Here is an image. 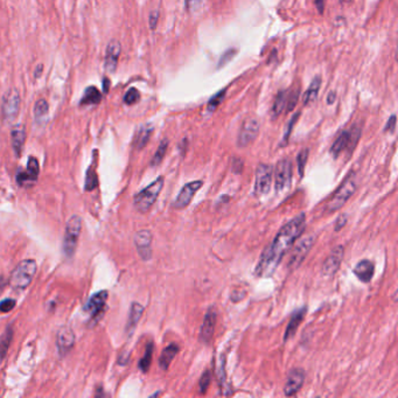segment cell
<instances>
[{
  "label": "cell",
  "mask_w": 398,
  "mask_h": 398,
  "mask_svg": "<svg viewBox=\"0 0 398 398\" xmlns=\"http://www.w3.org/2000/svg\"><path fill=\"white\" fill-rule=\"evenodd\" d=\"M305 226H306V215L300 213L279 230L274 242L266 246L261 261L257 265L256 274L259 277H269L274 274L276 268L284 258L285 253L292 248L295 240L303 235Z\"/></svg>",
  "instance_id": "obj_1"
},
{
  "label": "cell",
  "mask_w": 398,
  "mask_h": 398,
  "mask_svg": "<svg viewBox=\"0 0 398 398\" xmlns=\"http://www.w3.org/2000/svg\"><path fill=\"white\" fill-rule=\"evenodd\" d=\"M37 262L34 259H24L13 270L9 278L11 287L15 291H24L30 286L37 274Z\"/></svg>",
  "instance_id": "obj_2"
},
{
  "label": "cell",
  "mask_w": 398,
  "mask_h": 398,
  "mask_svg": "<svg viewBox=\"0 0 398 398\" xmlns=\"http://www.w3.org/2000/svg\"><path fill=\"white\" fill-rule=\"evenodd\" d=\"M163 187V176H159L156 179L152 184L147 186L144 189L138 193L133 199V204L137 210L141 213H146L151 209V207L154 204V202L158 199L160 192Z\"/></svg>",
  "instance_id": "obj_3"
},
{
  "label": "cell",
  "mask_w": 398,
  "mask_h": 398,
  "mask_svg": "<svg viewBox=\"0 0 398 398\" xmlns=\"http://www.w3.org/2000/svg\"><path fill=\"white\" fill-rule=\"evenodd\" d=\"M356 188H358V181H356L355 173H349V175L343 180L341 186L336 189L333 194L328 203H327V210L336 211L346 204V202L352 198Z\"/></svg>",
  "instance_id": "obj_4"
},
{
  "label": "cell",
  "mask_w": 398,
  "mask_h": 398,
  "mask_svg": "<svg viewBox=\"0 0 398 398\" xmlns=\"http://www.w3.org/2000/svg\"><path fill=\"white\" fill-rule=\"evenodd\" d=\"M82 229V218L79 215H73L67 221L66 233L63 239V252L67 258H72L75 253L77 243H79L80 235Z\"/></svg>",
  "instance_id": "obj_5"
},
{
  "label": "cell",
  "mask_w": 398,
  "mask_h": 398,
  "mask_svg": "<svg viewBox=\"0 0 398 398\" xmlns=\"http://www.w3.org/2000/svg\"><path fill=\"white\" fill-rule=\"evenodd\" d=\"M21 97L17 88L12 86L5 92L1 99V117L6 124L13 123L20 112Z\"/></svg>",
  "instance_id": "obj_6"
},
{
  "label": "cell",
  "mask_w": 398,
  "mask_h": 398,
  "mask_svg": "<svg viewBox=\"0 0 398 398\" xmlns=\"http://www.w3.org/2000/svg\"><path fill=\"white\" fill-rule=\"evenodd\" d=\"M272 174H274V167L268 163H259L256 169V184L255 193L258 197L268 194L271 188Z\"/></svg>",
  "instance_id": "obj_7"
},
{
  "label": "cell",
  "mask_w": 398,
  "mask_h": 398,
  "mask_svg": "<svg viewBox=\"0 0 398 398\" xmlns=\"http://www.w3.org/2000/svg\"><path fill=\"white\" fill-rule=\"evenodd\" d=\"M292 181V162L288 159H281L276 167V192L288 191Z\"/></svg>",
  "instance_id": "obj_8"
},
{
  "label": "cell",
  "mask_w": 398,
  "mask_h": 398,
  "mask_svg": "<svg viewBox=\"0 0 398 398\" xmlns=\"http://www.w3.org/2000/svg\"><path fill=\"white\" fill-rule=\"evenodd\" d=\"M313 243H314L313 235L305 236L297 243V245H295V248L291 253L290 261H288V269L295 270L299 268V265L303 263L305 257H306L307 253L310 252Z\"/></svg>",
  "instance_id": "obj_9"
},
{
  "label": "cell",
  "mask_w": 398,
  "mask_h": 398,
  "mask_svg": "<svg viewBox=\"0 0 398 398\" xmlns=\"http://www.w3.org/2000/svg\"><path fill=\"white\" fill-rule=\"evenodd\" d=\"M259 132V121L255 117H250L244 121L240 127L239 137H237V145L245 147L250 145L256 139Z\"/></svg>",
  "instance_id": "obj_10"
},
{
  "label": "cell",
  "mask_w": 398,
  "mask_h": 398,
  "mask_svg": "<svg viewBox=\"0 0 398 398\" xmlns=\"http://www.w3.org/2000/svg\"><path fill=\"white\" fill-rule=\"evenodd\" d=\"M202 185H203V182H202L201 180H197V181H192L186 184L184 187L181 188L178 197H176L174 203H173V208H174V209H184V208L187 207V205L191 203L195 193L201 188Z\"/></svg>",
  "instance_id": "obj_11"
},
{
  "label": "cell",
  "mask_w": 398,
  "mask_h": 398,
  "mask_svg": "<svg viewBox=\"0 0 398 398\" xmlns=\"http://www.w3.org/2000/svg\"><path fill=\"white\" fill-rule=\"evenodd\" d=\"M108 299V291H99L97 293L92 294L90 299L86 301L84 310L91 316L92 320L96 321L98 317L103 316L105 304Z\"/></svg>",
  "instance_id": "obj_12"
},
{
  "label": "cell",
  "mask_w": 398,
  "mask_h": 398,
  "mask_svg": "<svg viewBox=\"0 0 398 398\" xmlns=\"http://www.w3.org/2000/svg\"><path fill=\"white\" fill-rule=\"evenodd\" d=\"M75 345V334L68 326L60 327L56 334V347L61 356H66Z\"/></svg>",
  "instance_id": "obj_13"
},
{
  "label": "cell",
  "mask_w": 398,
  "mask_h": 398,
  "mask_svg": "<svg viewBox=\"0 0 398 398\" xmlns=\"http://www.w3.org/2000/svg\"><path fill=\"white\" fill-rule=\"evenodd\" d=\"M134 245H136L138 253H139V256L144 261L151 259V257H152V249H151V245H152V234H151V231L147 229L138 231L136 235H134Z\"/></svg>",
  "instance_id": "obj_14"
},
{
  "label": "cell",
  "mask_w": 398,
  "mask_h": 398,
  "mask_svg": "<svg viewBox=\"0 0 398 398\" xmlns=\"http://www.w3.org/2000/svg\"><path fill=\"white\" fill-rule=\"evenodd\" d=\"M121 53V44L118 40L112 39L108 43L104 57V68L108 73H114L117 68L118 60Z\"/></svg>",
  "instance_id": "obj_15"
},
{
  "label": "cell",
  "mask_w": 398,
  "mask_h": 398,
  "mask_svg": "<svg viewBox=\"0 0 398 398\" xmlns=\"http://www.w3.org/2000/svg\"><path fill=\"white\" fill-rule=\"evenodd\" d=\"M215 325H216V312L214 308H209L208 312L205 313L203 322H202L200 335H199V340L203 345H209L211 338L214 335Z\"/></svg>",
  "instance_id": "obj_16"
},
{
  "label": "cell",
  "mask_w": 398,
  "mask_h": 398,
  "mask_svg": "<svg viewBox=\"0 0 398 398\" xmlns=\"http://www.w3.org/2000/svg\"><path fill=\"white\" fill-rule=\"evenodd\" d=\"M305 381V372L303 369H292L288 374L286 384L284 387V394L286 396H293L300 390Z\"/></svg>",
  "instance_id": "obj_17"
},
{
  "label": "cell",
  "mask_w": 398,
  "mask_h": 398,
  "mask_svg": "<svg viewBox=\"0 0 398 398\" xmlns=\"http://www.w3.org/2000/svg\"><path fill=\"white\" fill-rule=\"evenodd\" d=\"M343 253H345V250H343L342 246H336L335 249H333V251L330 252V255L327 257L325 263L322 264L323 275L334 276L336 274L340 265H341V262L343 259Z\"/></svg>",
  "instance_id": "obj_18"
},
{
  "label": "cell",
  "mask_w": 398,
  "mask_h": 398,
  "mask_svg": "<svg viewBox=\"0 0 398 398\" xmlns=\"http://www.w3.org/2000/svg\"><path fill=\"white\" fill-rule=\"evenodd\" d=\"M26 141V130L22 124H17L11 128V144L15 157H20Z\"/></svg>",
  "instance_id": "obj_19"
},
{
  "label": "cell",
  "mask_w": 398,
  "mask_h": 398,
  "mask_svg": "<svg viewBox=\"0 0 398 398\" xmlns=\"http://www.w3.org/2000/svg\"><path fill=\"white\" fill-rule=\"evenodd\" d=\"M374 264L369 259H363V261L358 262L354 268V275L363 282L370 281L372 276H374Z\"/></svg>",
  "instance_id": "obj_20"
},
{
  "label": "cell",
  "mask_w": 398,
  "mask_h": 398,
  "mask_svg": "<svg viewBox=\"0 0 398 398\" xmlns=\"http://www.w3.org/2000/svg\"><path fill=\"white\" fill-rule=\"evenodd\" d=\"M144 313V307L139 303H132L130 307V313H128V319L126 323V333L128 335H132L133 330L139 322L141 316Z\"/></svg>",
  "instance_id": "obj_21"
},
{
  "label": "cell",
  "mask_w": 398,
  "mask_h": 398,
  "mask_svg": "<svg viewBox=\"0 0 398 398\" xmlns=\"http://www.w3.org/2000/svg\"><path fill=\"white\" fill-rule=\"evenodd\" d=\"M305 313H306V307H301L300 310L295 311L293 313V316H292L290 322H288V326L286 330H285V334H284V341L286 342L287 340H290L292 336L294 335L295 332H297L298 327L300 326L301 321H303L304 317H305Z\"/></svg>",
  "instance_id": "obj_22"
},
{
  "label": "cell",
  "mask_w": 398,
  "mask_h": 398,
  "mask_svg": "<svg viewBox=\"0 0 398 398\" xmlns=\"http://www.w3.org/2000/svg\"><path fill=\"white\" fill-rule=\"evenodd\" d=\"M179 353V347L172 343V345L167 346L165 349H163L161 355L159 358V365L162 370H167L169 367V364L172 363L173 358H175L176 354Z\"/></svg>",
  "instance_id": "obj_23"
},
{
  "label": "cell",
  "mask_w": 398,
  "mask_h": 398,
  "mask_svg": "<svg viewBox=\"0 0 398 398\" xmlns=\"http://www.w3.org/2000/svg\"><path fill=\"white\" fill-rule=\"evenodd\" d=\"M152 132H153L152 125L147 124L141 126L139 128V131H138L136 139H134V147H136L137 150L144 149V147L147 145V143H149L150 138L152 136Z\"/></svg>",
  "instance_id": "obj_24"
},
{
  "label": "cell",
  "mask_w": 398,
  "mask_h": 398,
  "mask_svg": "<svg viewBox=\"0 0 398 398\" xmlns=\"http://www.w3.org/2000/svg\"><path fill=\"white\" fill-rule=\"evenodd\" d=\"M101 99L102 94L99 92V90L96 86H88L80 103H81L82 107H84V105H95L98 104L101 102Z\"/></svg>",
  "instance_id": "obj_25"
},
{
  "label": "cell",
  "mask_w": 398,
  "mask_h": 398,
  "mask_svg": "<svg viewBox=\"0 0 398 398\" xmlns=\"http://www.w3.org/2000/svg\"><path fill=\"white\" fill-rule=\"evenodd\" d=\"M348 141H349V131H343L342 133H340V136L336 138V140L334 141L332 147H330V154H332L334 158H338L342 151L347 149Z\"/></svg>",
  "instance_id": "obj_26"
},
{
  "label": "cell",
  "mask_w": 398,
  "mask_h": 398,
  "mask_svg": "<svg viewBox=\"0 0 398 398\" xmlns=\"http://www.w3.org/2000/svg\"><path fill=\"white\" fill-rule=\"evenodd\" d=\"M320 85H321V77L318 76L313 80L312 83H311V85L308 86V89L306 90V92H305V95L303 97V102L305 105L311 104V103L314 102L318 98Z\"/></svg>",
  "instance_id": "obj_27"
},
{
  "label": "cell",
  "mask_w": 398,
  "mask_h": 398,
  "mask_svg": "<svg viewBox=\"0 0 398 398\" xmlns=\"http://www.w3.org/2000/svg\"><path fill=\"white\" fill-rule=\"evenodd\" d=\"M12 339H13V328L11 326H8L7 328L5 329V332L1 334V336H0V361L4 359L5 356L7 355Z\"/></svg>",
  "instance_id": "obj_28"
},
{
  "label": "cell",
  "mask_w": 398,
  "mask_h": 398,
  "mask_svg": "<svg viewBox=\"0 0 398 398\" xmlns=\"http://www.w3.org/2000/svg\"><path fill=\"white\" fill-rule=\"evenodd\" d=\"M48 111H49V105H48V102L46 99L41 98L37 101L34 105V117L37 123H41L43 119H46Z\"/></svg>",
  "instance_id": "obj_29"
},
{
  "label": "cell",
  "mask_w": 398,
  "mask_h": 398,
  "mask_svg": "<svg viewBox=\"0 0 398 398\" xmlns=\"http://www.w3.org/2000/svg\"><path fill=\"white\" fill-rule=\"evenodd\" d=\"M287 91H279L278 95L276 96V99L274 102V105H272V117L277 118L279 115L281 114L282 110H284L285 107H286V102H287Z\"/></svg>",
  "instance_id": "obj_30"
},
{
  "label": "cell",
  "mask_w": 398,
  "mask_h": 398,
  "mask_svg": "<svg viewBox=\"0 0 398 398\" xmlns=\"http://www.w3.org/2000/svg\"><path fill=\"white\" fill-rule=\"evenodd\" d=\"M98 186V178H97V173H96V169L94 166H90L86 171L85 174V186L84 189L86 192H91Z\"/></svg>",
  "instance_id": "obj_31"
},
{
  "label": "cell",
  "mask_w": 398,
  "mask_h": 398,
  "mask_svg": "<svg viewBox=\"0 0 398 398\" xmlns=\"http://www.w3.org/2000/svg\"><path fill=\"white\" fill-rule=\"evenodd\" d=\"M153 343L150 342L147 343L146 346V351H145V354H144L143 358H140L139 361V369L143 372H147L150 369V365L152 363V355H153Z\"/></svg>",
  "instance_id": "obj_32"
},
{
  "label": "cell",
  "mask_w": 398,
  "mask_h": 398,
  "mask_svg": "<svg viewBox=\"0 0 398 398\" xmlns=\"http://www.w3.org/2000/svg\"><path fill=\"white\" fill-rule=\"evenodd\" d=\"M167 147H168V140L163 139L161 143H160V145L158 147V150H157V152L154 153L152 160H151V166H158V165H160V163H161L163 158H165Z\"/></svg>",
  "instance_id": "obj_33"
},
{
  "label": "cell",
  "mask_w": 398,
  "mask_h": 398,
  "mask_svg": "<svg viewBox=\"0 0 398 398\" xmlns=\"http://www.w3.org/2000/svg\"><path fill=\"white\" fill-rule=\"evenodd\" d=\"M26 172H27L32 178L38 180L39 172H40V166H39V161L35 157H31V158L28 159L27 169H26Z\"/></svg>",
  "instance_id": "obj_34"
},
{
  "label": "cell",
  "mask_w": 398,
  "mask_h": 398,
  "mask_svg": "<svg viewBox=\"0 0 398 398\" xmlns=\"http://www.w3.org/2000/svg\"><path fill=\"white\" fill-rule=\"evenodd\" d=\"M359 136H361V130H359V127L358 126H354L351 131H349V141L348 146H347L349 152H352V151L354 150L355 145L358 144V141L359 139Z\"/></svg>",
  "instance_id": "obj_35"
},
{
  "label": "cell",
  "mask_w": 398,
  "mask_h": 398,
  "mask_svg": "<svg viewBox=\"0 0 398 398\" xmlns=\"http://www.w3.org/2000/svg\"><path fill=\"white\" fill-rule=\"evenodd\" d=\"M38 180H35L34 178L28 174L26 171H21L17 174V182L19 186H32L37 182Z\"/></svg>",
  "instance_id": "obj_36"
},
{
  "label": "cell",
  "mask_w": 398,
  "mask_h": 398,
  "mask_svg": "<svg viewBox=\"0 0 398 398\" xmlns=\"http://www.w3.org/2000/svg\"><path fill=\"white\" fill-rule=\"evenodd\" d=\"M140 99L139 91L136 88H131L126 91V94L124 96V103L127 105H132L136 104V103Z\"/></svg>",
  "instance_id": "obj_37"
},
{
  "label": "cell",
  "mask_w": 398,
  "mask_h": 398,
  "mask_svg": "<svg viewBox=\"0 0 398 398\" xmlns=\"http://www.w3.org/2000/svg\"><path fill=\"white\" fill-rule=\"evenodd\" d=\"M211 382V372L210 370H205L202 376L200 378V382H199V389H200L201 394H205L208 388H209Z\"/></svg>",
  "instance_id": "obj_38"
},
{
  "label": "cell",
  "mask_w": 398,
  "mask_h": 398,
  "mask_svg": "<svg viewBox=\"0 0 398 398\" xmlns=\"http://www.w3.org/2000/svg\"><path fill=\"white\" fill-rule=\"evenodd\" d=\"M299 95H300V90L299 88L297 89H293L290 94H287V102H286V111H291L293 110V108L295 107V104H297L298 102V98H299Z\"/></svg>",
  "instance_id": "obj_39"
},
{
  "label": "cell",
  "mask_w": 398,
  "mask_h": 398,
  "mask_svg": "<svg viewBox=\"0 0 398 398\" xmlns=\"http://www.w3.org/2000/svg\"><path fill=\"white\" fill-rule=\"evenodd\" d=\"M307 158H308V150L307 149L303 150L299 154H298L297 165H298V173H299L300 176L304 175V169H305V166H306Z\"/></svg>",
  "instance_id": "obj_40"
},
{
  "label": "cell",
  "mask_w": 398,
  "mask_h": 398,
  "mask_svg": "<svg viewBox=\"0 0 398 398\" xmlns=\"http://www.w3.org/2000/svg\"><path fill=\"white\" fill-rule=\"evenodd\" d=\"M224 95H226V89H223L222 91L217 92V94L215 95L213 98H210L209 102H208V110L214 111L215 109H216L218 105L221 104V102L223 101Z\"/></svg>",
  "instance_id": "obj_41"
},
{
  "label": "cell",
  "mask_w": 398,
  "mask_h": 398,
  "mask_svg": "<svg viewBox=\"0 0 398 398\" xmlns=\"http://www.w3.org/2000/svg\"><path fill=\"white\" fill-rule=\"evenodd\" d=\"M17 305V301L11 298H6V299L0 301V312L1 313H8L11 312L13 308Z\"/></svg>",
  "instance_id": "obj_42"
},
{
  "label": "cell",
  "mask_w": 398,
  "mask_h": 398,
  "mask_svg": "<svg viewBox=\"0 0 398 398\" xmlns=\"http://www.w3.org/2000/svg\"><path fill=\"white\" fill-rule=\"evenodd\" d=\"M298 117H299V114L294 115L293 117H292V119L290 120V123H288V125H287V130H286V132H285V136H284V140H282V141H284V144H285V143H287L288 137H290L291 131H292V128H293V125H294L295 121H297Z\"/></svg>",
  "instance_id": "obj_43"
},
{
  "label": "cell",
  "mask_w": 398,
  "mask_h": 398,
  "mask_svg": "<svg viewBox=\"0 0 398 398\" xmlns=\"http://www.w3.org/2000/svg\"><path fill=\"white\" fill-rule=\"evenodd\" d=\"M347 220H348V215H347V214L340 215L338 220H336L335 228H334V229H335V231H340V230H341L342 228L345 227L346 224H347Z\"/></svg>",
  "instance_id": "obj_44"
},
{
  "label": "cell",
  "mask_w": 398,
  "mask_h": 398,
  "mask_svg": "<svg viewBox=\"0 0 398 398\" xmlns=\"http://www.w3.org/2000/svg\"><path fill=\"white\" fill-rule=\"evenodd\" d=\"M159 19V11H152L150 13V28L151 30H156L157 24H158Z\"/></svg>",
  "instance_id": "obj_45"
},
{
  "label": "cell",
  "mask_w": 398,
  "mask_h": 398,
  "mask_svg": "<svg viewBox=\"0 0 398 398\" xmlns=\"http://www.w3.org/2000/svg\"><path fill=\"white\" fill-rule=\"evenodd\" d=\"M395 127H396V116L394 115V116H391V117L389 118V120H388V123L384 127V131L385 132H388V131H389V132H394Z\"/></svg>",
  "instance_id": "obj_46"
},
{
  "label": "cell",
  "mask_w": 398,
  "mask_h": 398,
  "mask_svg": "<svg viewBox=\"0 0 398 398\" xmlns=\"http://www.w3.org/2000/svg\"><path fill=\"white\" fill-rule=\"evenodd\" d=\"M185 1L187 8L191 9V11H194L201 5V0H185Z\"/></svg>",
  "instance_id": "obj_47"
},
{
  "label": "cell",
  "mask_w": 398,
  "mask_h": 398,
  "mask_svg": "<svg viewBox=\"0 0 398 398\" xmlns=\"http://www.w3.org/2000/svg\"><path fill=\"white\" fill-rule=\"evenodd\" d=\"M233 165H234V166H233V169H235L236 167H237L236 173H240V172H242V167H243L242 160H240V159H234Z\"/></svg>",
  "instance_id": "obj_48"
},
{
  "label": "cell",
  "mask_w": 398,
  "mask_h": 398,
  "mask_svg": "<svg viewBox=\"0 0 398 398\" xmlns=\"http://www.w3.org/2000/svg\"><path fill=\"white\" fill-rule=\"evenodd\" d=\"M314 4H316L318 11L320 13L323 12V9H325V0H314Z\"/></svg>",
  "instance_id": "obj_49"
},
{
  "label": "cell",
  "mask_w": 398,
  "mask_h": 398,
  "mask_svg": "<svg viewBox=\"0 0 398 398\" xmlns=\"http://www.w3.org/2000/svg\"><path fill=\"white\" fill-rule=\"evenodd\" d=\"M110 84H111L110 80H109L108 77H104V79H103V91H104V94H107V92L109 91Z\"/></svg>",
  "instance_id": "obj_50"
},
{
  "label": "cell",
  "mask_w": 398,
  "mask_h": 398,
  "mask_svg": "<svg viewBox=\"0 0 398 398\" xmlns=\"http://www.w3.org/2000/svg\"><path fill=\"white\" fill-rule=\"evenodd\" d=\"M42 72H43V66H42V64H39V66L37 67V69H35V72H34L35 79H39V77L41 76V74H42Z\"/></svg>",
  "instance_id": "obj_51"
},
{
  "label": "cell",
  "mask_w": 398,
  "mask_h": 398,
  "mask_svg": "<svg viewBox=\"0 0 398 398\" xmlns=\"http://www.w3.org/2000/svg\"><path fill=\"white\" fill-rule=\"evenodd\" d=\"M332 99H333V102H334V99H335V94H334V92H332V94H329V96H328V104H332Z\"/></svg>",
  "instance_id": "obj_52"
},
{
  "label": "cell",
  "mask_w": 398,
  "mask_h": 398,
  "mask_svg": "<svg viewBox=\"0 0 398 398\" xmlns=\"http://www.w3.org/2000/svg\"><path fill=\"white\" fill-rule=\"evenodd\" d=\"M340 1H341V2H351L352 0H340Z\"/></svg>",
  "instance_id": "obj_53"
}]
</instances>
